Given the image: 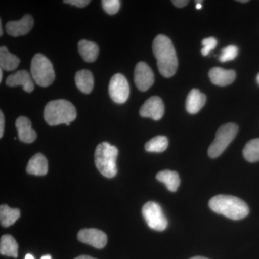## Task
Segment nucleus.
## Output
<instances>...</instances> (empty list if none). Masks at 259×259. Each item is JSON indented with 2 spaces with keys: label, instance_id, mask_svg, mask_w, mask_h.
<instances>
[{
  "label": "nucleus",
  "instance_id": "4468645a",
  "mask_svg": "<svg viewBox=\"0 0 259 259\" xmlns=\"http://www.w3.org/2000/svg\"><path fill=\"white\" fill-rule=\"evenodd\" d=\"M15 126L18 130L19 139L22 142L31 144L37 139V134L32 128V123L28 117L20 116L17 119Z\"/></svg>",
  "mask_w": 259,
  "mask_h": 259
},
{
  "label": "nucleus",
  "instance_id": "9b49d317",
  "mask_svg": "<svg viewBox=\"0 0 259 259\" xmlns=\"http://www.w3.org/2000/svg\"><path fill=\"white\" fill-rule=\"evenodd\" d=\"M78 240L95 248L101 249L106 245L107 236L104 232L95 228L81 230L78 233Z\"/></svg>",
  "mask_w": 259,
  "mask_h": 259
},
{
  "label": "nucleus",
  "instance_id": "ea45409f",
  "mask_svg": "<svg viewBox=\"0 0 259 259\" xmlns=\"http://www.w3.org/2000/svg\"><path fill=\"white\" fill-rule=\"evenodd\" d=\"M256 80H257V82H258V83L259 84V73H258V74L257 75Z\"/></svg>",
  "mask_w": 259,
  "mask_h": 259
},
{
  "label": "nucleus",
  "instance_id": "ddd939ff",
  "mask_svg": "<svg viewBox=\"0 0 259 259\" xmlns=\"http://www.w3.org/2000/svg\"><path fill=\"white\" fill-rule=\"evenodd\" d=\"M6 84L8 87L22 86L26 93H30L33 91L35 84L31 75L25 70L17 71L15 74H10L6 80Z\"/></svg>",
  "mask_w": 259,
  "mask_h": 259
},
{
  "label": "nucleus",
  "instance_id": "dca6fc26",
  "mask_svg": "<svg viewBox=\"0 0 259 259\" xmlns=\"http://www.w3.org/2000/svg\"><path fill=\"white\" fill-rule=\"evenodd\" d=\"M26 171L29 175L44 176L48 173V161L47 158L40 153L34 155L28 161Z\"/></svg>",
  "mask_w": 259,
  "mask_h": 259
},
{
  "label": "nucleus",
  "instance_id": "393cba45",
  "mask_svg": "<svg viewBox=\"0 0 259 259\" xmlns=\"http://www.w3.org/2000/svg\"><path fill=\"white\" fill-rule=\"evenodd\" d=\"M246 161L254 163L259 161V139L250 140L245 144L243 151Z\"/></svg>",
  "mask_w": 259,
  "mask_h": 259
},
{
  "label": "nucleus",
  "instance_id": "39448f33",
  "mask_svg": "<svg viewBox=\"0 0 259 259\" xmlns=\"http://www.w3.org/2000/svg\"><path fill=\"white\" fill-rule=\"evenodd\" d=\"M30 71L32 79L39 86H50L55 79V71L49 59L42 54H37L31 61Z\"/></svg>",
  "mask_w": 259,
  "mask_h": 259
},
{
  "label": "nucleus",
  "instance_id": "58836bf2",
  "mask_svg": "<svg viewBox=\"0 0 259 259\" xmlns=\"http://www.w3.org/2000/svg\"><path fill=\"white\" fill-rule=\"evenodd\" d=\"M238 2H239V3H248V0H239V1H238Z\"/></svg>",
  "mask_w": 259,
  "mask_h": 259
},
{
  "label": "nucleus",
  "instance_id": "6ab92c4d",
  "mask_svg": "<svg viewBox=\"0 0 259 259\" xmlns=\"http://www.w3.org/2000/svg\"><path fill=\"white\" fill-rule=\"evenodd\" d=\"M78 48L80 55L86 62L92 63L97 60L100 49L96 44L87 40H81L78 44Z\"/></svg>",
  "mask_w": 259,
  "mask_h": 259
},
{
  "label": "nucleus",
  "instance_id": "cd10ccee",
  "mask_svg": "<svg viewBox=\"0 0 259 259\" xmlns=\"http://www.w3.org/2000/svg\"><path fill=\"white\" fill-rule=\"evenodd\" d=\"M202 44L203 48L201 50V52L202 55L206 56L208 55L209 53L217 46V40L213 37H207L202 40Z\"/></svg>",
  "mask_w": 259,
  "mask_h": 259
},
{
  "label": "nucleus",
  "instance_id": "c85d7f7f",
  "mask_svg": "<svg viewBox=\"0 0 259 259\" xmlns=\"http://www.w3.org/2000/svg\"><path fill=\"white\" fill-rule=\"evenodd\" d=\"M64 3H66V4L74 5V6L77 7V8H83L88 6L91 2L89 1V0H65Z\"/></svg>",
  "mask_w": 259,
  "mask_h": 259
},
{
  "label": "nucleus",
  "instance_id": "f03ea898",
  "mask_svg": "<svg viewBox=\"0 0 259 259\" xmlns=\"http://www.w3.org/2000/svg\"><path fill=\"white\" fill-rule=\"evenodd\" d=\"M209 207L213 212L235 221L243 219L249 214V207L244 201L234 196H214L209 200Z\"/></svg>",
  "mask_w": 259,
  "mask_h": 259
},
{
  "label": "nucleus",
  "instance_id": "b1692460",
  "mask_svg": "<svg viewBox=\"0 0 259 259\" xmlns=\"http://www.w3.org/2000/svg\"><path fill=\"white\" fill-rule=\"evenodd\" d=\"M168 141L166 137L158 136L148 141L145 145V149L148 152L162 153L168 147Z\"/></svg>",
  "mask_w": 259,
  "mask_h": 259
},
{
  "label": "nucleus",
  "instance_id": "f704fd0d",
  "mask_svg": "<svg viewBox=\"0 0 259 259\" xmlns=\"http://www.w3.org/2000/svg\"><path fill=\"white\" fill-rule=\"evenodd\" d=\"M3 69H1V70H0V81H1V82H2V81H3Z\"/></svg>",
  "mask_w": 259,
  "mask_h": 259
},
{
  "label": "nucleus",
  "instance_id": "a878e982",
  "mask_svg": "<svg viewBox=\"0 0 259 259\" xmlns=\"http://www.w3.org/2000/svg\"><path fill=\"white\" fill-rule=\"evenodd\" d=\"M238 49L236 46L229 45L222 49V54L220 56L219 59L221 62H227L234 60L238 56Z\"/></svg>",
  "mask_w": 259,
  "mask_h": 259
},
{
  "label": "nucleus",
  "instance_id": "a19ab883",
  "mask_svg": "<svg viewBox=\"0 0 259 259\" xmlns=\"http://www.w3.org/2000/svg\"><path fill=\"white\" fill-rule=\"evenodd\" d=\"M195 3H197V4H201V3H202V1H195Z\"/></svg>",
  "mask_w": 259,
  "mask_h": 259
},
{
  "label": "nucleus",
  "instance_id": "473e14b6",
  "mask_svg": "<svg viewBox=\"0 0 259 259\" xmlns=\"http://www.w3.org/2000/svg\"><path fill=\"white\" fill-rule=\"evenodd\" d=\"M3 25H2V21H0V36H3Z\"/></svg>",
  "mask_w": 259,
  "mask_h": 259
},
{
  "label": "nucleus",
  "instance_id": "2f4dec72",
  "mask_svg": "<svg viewBox=\"0 0 259 259\" xmlns=\"http://www.w3.org/2000/svg\"><path fill=\"white\" fill-rule=\"evenodd\" d=\"M74 259H96V258H93V257H92V256H90V255H79V256L76 257V258H75Z\"/></svg>",
  "mask_w": 259,
  "mask_h": 259
},
{
  "label": "nucleus",
  "instance_id": "7c9ffc66",
  "mask_svg": "<svg viewBox=\"0 0 259 259\" xmlns=\"http://www.w3.org/2000/svg\"><path fill=\"white\" fill-rule=\"evenodd\" d=\"M172 3L177 7V8H183L186 6L189 3V1L187 0H173Z\"/></svg>",
  "mask_w": 259,
  "mask_h": 259
},
{
  "label": "nucleus",
  "instance_id": "6e6552de",
  "mask_svg": "<svg viewBox=\"0 0 259 259\" xmlns=\"http://www.w3.org/2000/svg\"><path fill=\"white\" fill-rule=\"evenodd\" d=\"M109 94L116 103L123 104L127 101L130 95V87L123 75L116 74L112 76L109 84Z\"/></svg>",
  "mask_w": 259,
  "mask_h": 259
},
{
  "label": "nucleus",
  "instance_id": "c756f323",
  "mask_svg": "<svg viewBox=\"0 0 259 259\" xmlns=\"http://www.w3.org/2000/svg\"><path fill=\"white\" fill-rule=\"evenodd\" d=\"M5 129V117L3 112L0 111V138H3Z\"/></svg>",
  "mask_w": 259,
  "mask_h": 259
},
{
  "label": "nucleus",
  "instance_id": "1a4fd4ad",
  "mask_svg": "<svg viewBox=\"0 0 259 259\" xmlns=\"http://www.w3.org/2000/svg\"><path fill=\"white\" fill-rule=\"evenodd\" d=\"M134 81L140 91L146 92L154 83V74L152 69L145 62L136 65L134 72Z\"/></svg>",
  "mask_w": 259,
  "mask_h": 259
},
{
  "label": "nucleus",
  "instance_id": "72a5a7b5",
  "mask_svg": "<svg viewBox=\"0 0 259 259\" xmlns=\"http://www.w3.org/2000/svg\"><path fill=\"white\" fill-rule=\"evenodd\" d=\"M190 259H209V258H205V257H202V256H194V257H192V258H191Z\"/></svg>",
  "mask_w": 259,
  "mask_h": 259
},
{
  "label": "nucleus",
  "instance_id": "f3484780",
  "mask_svg": "<svg viewBox=\"0 0 259 259\" xmlns=\"http://www.w3.org/2000/svg\"><path fill=\"white\" fill-rule=\"evenodd\" d=\"M206 103V96L197 89L191 90L187 97L186 109L190 114L197 113Z\"/></svg>",
  "mask_w": 259,
  "mask_h": 259
},
{
  "label": "nucleus",
  "instance_id": "4c0bfd02",
  "mask_svg": "<svg viewBox=\"0 0 259 259\" xmlns=\"http://www.w3.org/2000/svg\"><path fill=\"white\" fill-rule=\"evenodd\" d=\"M196 8H197V10H201V8H202V4L196 5Z\"/></svg>",
  "mask_w": 259,
  "mask_h": 259
},
{
  "label": "nucleus",
  "instance_id": "f257e3e1",
  "mask_svg": "<svg viewBox=\"0 0 259 259\" xmlns=\"http://www.w3.org/2000/svg\"><path fill=\"white\" fill-rule=\"evenodd\" d=\"M153 52L157 60L162 76L170 78L176 74L178 67L176 51L171 40L166 35H158L153 42Z\"/></svg>",
  "mask_w": 259,
  "mask_h": 259
},
{
  "label": "nucleus",
  "instance_id": "5701e85b",
  "mask_svg": "<svg viewBox=\"0 0 259 259\" xmlns=\"http://www.w3.org/2000/svg\"><path fill=\"white\" fill-rule=\"evenodd\" d=\"M20 217V209L10 208L7 204H3L0 207V221L2 226L8 228L13 226Z\"/></svg>",
  "mask_w": 259,
  "mask_h": 259
},
{
  "label": "nucleus",
  "instance_id": "a211bd4d",
  "mask_svg": "<svg viewBox=\"0 0 259 259\" xmlns=\"http://www.w3.org/2000/svg\"><path fill=\"white\" fill-rule=\"evenodd\" d=\"M75 81L76 87L81 93L88 95L93 91L94 77L91 71L85 69L78 71L75 76Z\"/></svg>",
  "mask_w": 259,
  "mask_h": 259
},
{
  "label": "nucleus",
  "instance_id": "e433bc0d",
  "mask_svg": "<svg viewBox=\"0 0 259 259\" xmlns=\"http://www.w3.org/2000/svg\"><path fill=\"white\" fill-rule=\"evenodd\" d=\"M41 259H51V256L50 255H44V256L42 257Z\"/></svg>",
  "mask_w": 259,
  "mask_h": 259
},
{
  "label": "nucleus",
  "instance_id": "2eb2a0df",
  "mask_svg": "<svg viewBox=\"0 0 259 259\" xmlns=\"http://www.w3.org/2000/svg\"><path fill=\"white\" fill-rule=\"evenodd\" d=\"M209 77L214 84L225 87L231 84L236 77L233 70H226L222 68L214 67L209 72Z\"/></svg>",
  "mask_w": 259,
  "mask_h": 259
},
{
  "label": "nucleus",
  "instance_id": "20e7f679",
  "mask_svg": "<svg viewBox=\"0 0 259 259\" xmlns=\"http://www.w3.org/2000/svg\"><path fill=\"white\" fill-rule=\"evenodd\" d=\"M118 149L107 142L97 146L95 153V163L98 171L107 178H113L117 173V161Z\"/></svg>",
  "mask_w": 259,
  "mask_h": 259
},
{
  "label": "nucleus",
  "instance_id": "0eeeda50",
  "mask_svg": "<svg viewBox=\"0 0 259 259\" xmlns=\"http://www.w3.org/2000/svg\"><path fill=\"white\" fill-rule=\"evenodd\" d=\"M142 214L148 226L151 229L163 231L168 226V221L163 214L161 206L154 202H148L144 204Z\"/></svg>",
  "mask_w": 259,
  "mask_h": 259
},
{
  "label": "nucleus",
  "instance_id": "4be33fe9",
  "mask_svg": "<svg viewBox=\"0 0 259 259\" xmlns=\"http://www.w3.org/2000/svg\"><path fill=\"white\" fill-rule=\"evenodd\" d=\"M0 253L7 256L17 258L18 255V244L13 236L4 235L0 241Z\"/></svg>",
  "mask_w": 259,
  "mask_h": 259
},
{
  "label": "nucleus",
  "instance_id": "9d476101",
  "mask_svg": "<svg viewBox=\"0 0 259 259\" xmlns=\"http://www.w3.org/2000/svg\"><path fill=\"white\" fill-rule=\"evenodd\" d=\"M164 104L159 97L153 96L148 99L140 109V115L143 117H150L154 120H161L164 114Z\"/></svg>",
  "mask_w": 259,
  "mask_h": 259
},
{
  "label": "nucleus",
  "instance_id": "412c9836",
  "mask_svg": "<svg viewBox=\"0 0 259 259\" xmlns=\"http://www.w3.org/2000/svg\"><path fill=\"white\" fill-rule=\"evenodd\" d=\"M20 60L16 56L10 54L8 48L3 46L0 47V66L5 71H14L18 67Z\"/></svg>",
  "mask_w": 259,
  "mask_h": 259
},
{
  "label": "nucleus",
  "instance_id": "aec40b11",
  "mask_svg": "<svg viewBox=\"0 0 259 259\" xmlns=\"http://www.w3.org/2000/svg\"><path fill=\"white\" fill-rule=\"evenodd\" d=\"M156 179L159 182L164 184L167 189L172 192H177L180 185V178L178 173L170 170H163L158 172L156 175Z\"/></svg>",
  "mask_w": 259,
  "mask_h": 259
},
{
  "label": "nucleus",
  "instance_id": "423d86ee",
  "mask_svg": "<svg viewBox=\"0 0 259 259\" xmlns=\"http://www.w3.org/2000/svg\"><path fill=\"white\" fill-rule=\"evenodd\" d=\"M238 126L235 123H226L221 126L216 133L215 139L209 146V157L215 158L221 156L238 134Z\"/></svg>",
  "mask_w": 259,
  "mask_h": 259
},
{
  "label": "nucleus",
  "instance_id": "7ed1b4c3",
  "mask_svg": "<svg viewBox=\"0 0 259 259\" xmlns=\"http://www.w3.org/2000/svg\"><path fill=\"white\" fill-rule=\"evenodd\" d=\"M76 118V110L68 100H56L49 102L44 109V119L51 126L70 123Z\"/></svg>",
  "mask_w": 259,
  "mask_h": 259
},
{
  "label": "nucleus",
  "instance_id": "bb28decb",
  "mask_svg": "<svg viewBox=\"0 0 259 259\" xmlns=\"http://www.w3.org/2000/svg\"><path fill=\"white\" fill-rule=\"evenodd\" d=\"M102 8L109 15H115L120 10V1L119 0H102Z\"/></svg>",
  "mask_w": 259,
  "mask_h": 259
},
{
  "label": "nucleus",
  "instance_id": "f8f14e48",
  "mask_svg": "<svg viewBox=\"0 0 259 259\" xmlns=\"http://www.w3.org/2000/svg\"><path fill=\"white\" fill-rule=\"evenodd\" d=\"M34 25L33 18L30 15H24L18 21H10L7 23L6 30L10 35L13 37L26 35L32 30Z\"/></svg>",
  "mask_w": 259,
  "mask_h": 259
},
{
  "label": "nucleus",
  "instance_id": "c9c22d12",
  "mask_svg": "<svg viewBox=\"0 0 259 259\" xmlns=\"http://www.w3.org/2000/svg\"><path fill=\"white\" fill-rule=\"evenodd\" d=\"M25 259H35L34 257L32 256L31 254H27L26 256H25Z\"/></svg>",
  "mask_w": 259,
  "mask_h": 259
}]
</instances>
